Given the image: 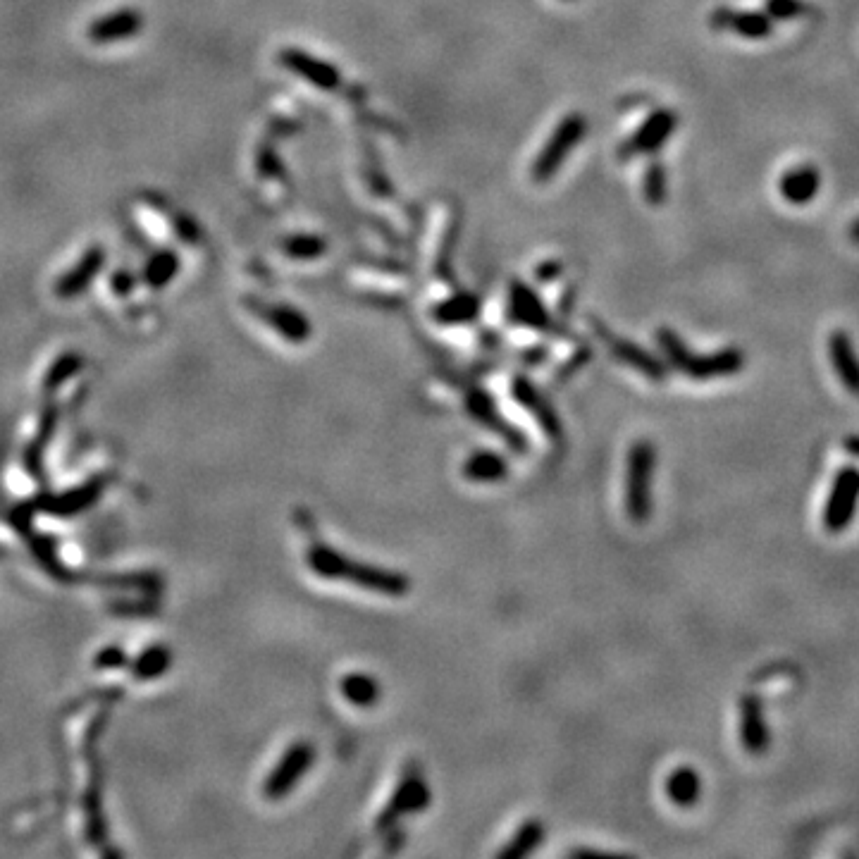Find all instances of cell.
<instances>
[{
	"label": "cell",
	"instance_id": "6da1fadb",
	"mask_svg": "<svg viewBox=\"0 0 859 859\" xmlns=\"http://www.w3.org/2000/svg\"><path fill=\"white\" fill-rule=\"evenodd\" d=\"M306 564L318 578L363 587V590H370L382 597H406L411 590V578L406 573L366 564V561H356L339 552V549L330 547L327 542L315 540V537L306 549Z\"/></svg>",
	"mask_w": 859,
	"mask_h": 859
},
{
	"label": "cell",
	"instance_id": "7a4b0ae2",
	"mask_svg": "<svg viewBox=\"0 0 859 859\" xmlns=\"http://www.w3.org/2000/svg\"><path fill=\"white\" fill-rule=\"evenodd\" d=\"M657 344L669 368L697 382L731 378V375H738L745 368V354L738 346H726V349L714 351V354H695L671 327H661L657 332Z\"/></svg>",
	"mask_w": 859,
	"mask_h": 859
},
{
	"label": "cell",
	"instance_id": "3957f363",
	"mask_svg": "<svg viewBox=\"0 0 859 859\" xmlns=\"http://www.w3.org/2000/svg\"><path fill=\"white\" fill-rule=\"evenodd\" d=\"M654 473H657V447L650 440H638L628 449L623 506L630 523L642 525L654 514Z\"/></svg>",
	"mask_w": 859,
	"mask_h": 859
},
{
	"label": "cell",
	"instance_id": "277c9868",
	"mask_svg": "<svg viewBox=\"0 0 859 859\" xmlns=\"http://www.w3.org/2000/svg\"><path fill=\"white\" fill-rule=\"evenodd\" d=\"M432 802V790L428 786V778H425L420 764L409 762L404 766V774H401L397 788L389 795L387 805L382 812L375 817V831L387 833L392 831L399 821L413 814H423Z\"/></svg>",
	"mask_w": 859,
	"mask_h": 859
},
{
	"label": "cell",
	"instance_id": "5b68a950",
	"mask_svg": "<svg viewBox=\"0 0 859 859\" xmlns=\"http://www.w3.org/2000/svg\"><path fill=\"white\" fill-rule=\"evenodd\" d=\"M315 764V745L311 740H296L284 750V755L277 759L275 769L265 776L263 781V797L270 802L282 800V797L292 795L294 788L304 778Z\"/></svg>",
	"mask_w": 859,
	"mask_h": 859
},
{
	"label": "cell",
	"instance_id": "8992f818",
	"mask_svg": "<svg viewBox=\"0 0 859 859\" xmlns=\"http://www.w3.org/2000/svg\"><path fill=\"white\" fill-rule=\"evenodd\" d=\"M585 132H587V122L583 115L580 113L566 115L564 120L559 122V127L552 132V137L547 139V144L542 146L540 156H537V160L533 163L535 182H549V179L559 172L561 165L566 163L568 153L583 141Z\"/></svg>",
	"mask_w": 859,
	"mask_h": 859
},
{
	"label": "cell",
	"instance_id": "52a82bcc",
	"mask_svg": "<svg viewBox=\"0 0 859 859\" xmlns=\"http://www.w3.org/2000/svg\"><path fill=\"white\" fill-rule=\"evenodd\" d=\"M859 504V468L845 466L833 478L824 506V528L828 533H843L855 521Z\"/></svg>",
	"mask_w": 859,
	"mask_h": 859
},
{
	"label": "cell",
	"instance_id": "ba28073f",
	"mask_svg": "<svg viewBox=\"0 0 859 859\" xmlns=\"http://www.w3.org/2000/svg\"><path fill=\"white\" fill-rule=\"evenodd\" d=\"M105 485H108V480H105L103 475H98V478L86 480L84 485L72 487V490H65L60 494H41L32 504V509L55 518L79 516L84 514V511H89L94 504H98Z\"/></svg>",
	"mask_w": 859,
	"mask_h": 859
},
{
	"label": "cell",
	"instance_id": "9c48e42d",
	"mask_svg": "<svg viewBox=\"0 0 859 859\" xmlns=\"http://www.w3.org/2000/svg\"><path fill=\"white\" fill-rule=\"evenodd\" d=\"M595 332L604 342V346L611 351V356H614L619 363H623V366L633 368L635 373L645 375V378H650L654 382H664L669 378V370H671L669 363L661 361V358L654 356L652 351L642 349L640 344L628 342V339L623 337H616L614 332H609L607 327L599 323H595Z\"/></svg>",
	"mask_w": 859,
	"mask_h": 859
},
{
	"label": "cell",
	"instance_id": "30bf717a",
	"mask_svg": "<svg viewBox=\"0 0 859 859\" xmlns=\"http://www.w3.org/2000/svg\"><path fill=\"white\" fill-rule=\"evenodd\" d=\"M246 304H249V308L258 320H263L270 330L277 332L282 339H287V342L304 344L311 339L313 335L311 320H308L301 311H296L294 306L268 304V301H261V299H246Z\"/></svg>",
	"mask_w": 859,
	"mask_h": 859
},
{
	"label": "cell",
	"instance_id": "8fae6325",
	"mask_svg": "<svg viewBox=\"0 0 859 859\" xmlns=\"http://www.w3.org/2000/svg\"><path fill=\"white\" fill-rule=\"evenodd\" d=\"M511 397L518 401L521 409H525L535 418V423L540 425V430L549 437V442H564V423H561L559 413H556L552 401H549L533 382L523 378V375H518V378L511 380Z\"/></svg>",
	"mask_w": 859,
	"mask_h": 859
},
{
	"label": "cell",
	"instance_id": "7c38bea8",
	"mask_svg": "<svg viewBox=\"0 0 859 859\" xmlns=\"http://www.w3.org/2000/svg\"><path fill=\"white\" fill-rule=\"evenodd\" d=\"M466 409H468V413H471V418L475 420V423H480L482 428L497 432V435L502 437L509 449H514V451L528 449V440H525L523 430H518L516 425H511L509 420H506L502 413H499L497 404H494V399L482 387H473L471 392L466 394Z\"/></svg>",
	"mask_w": 859,
	"mask_h": 859
},
{
	"label": "cell",
	"instance_id": "4fadbf2b",
	"mask_svg": "<svg viewBox=\"0 0 859 859\" xmlns=\"http://www.w3.org/2000/svg\"><path fill=\"white\" fill-rule=\"evenodd\" d=\"M738 735L747 755L762 757L771 747V731L764 716V704L757 695H743L738 702Z\"/></svg>",
	"mask_w": 859,
	"mask_h": 859
},
{
	"label": "cell",
	"instance_id": "5bb4252c",
	"mask_svg": "<svg viewBox=\"0 0 859 859\" xmlns=\"http://www.w3.org/2000/svg\"><path fill=\"white\" fill-rule=\"evenodd\" d=\"M676 127V110H654V113L642 122L638 132L633 134V139H628V144L621 148V153L623 156H645V153L659 151V148L671 139V134L676 132Z\"/></svg>",
	"mask_w": 859,
	"mask_h": 859
},
{
	"label": "cell",
	"instance_id": "9a60e30c",
	"mask_svg": "<svg viewBox=\"0 0 859 859\" xmlns=\"http://www.w3.org/2000/svg\"><path fill=\"white\" fill-rule=\"evenodd\" d=\"M141 29H144V15H141L139 10L132 8H122L115 12H108V15L98 17L89 24V29H86V36H89L91 43H98V46H108V43H120L132 39V36L141 34Z\"/></svg>",
	"mask_w": 859,
	"mask_h": 859
},
{
	"label": "cell",
	"instance_id": "2e32d148",
	"mask_svg": "<svg viewBox=\"0 0 859 859\" xmlns=\"http://www.w3.org/2000/svg\"><path fill=\"white\" fill-rule=\"evenodd\" d=\"M280 65L294 72L299 79H304V82L313 84L315 89L332 91L339 86V70L335 65L318 60L315 55L299 51V48H284V51H280Z\"/></svg>",
	"mask_w": 859,
	"mask_h": 859
},
{
	"label": "cell",
	"instance_id": "e0dca14e",
	"mask_svg": "<svg viewBox=\"0 0 859 859\" xmlns=\"http://www.w3.org/2000/svg\"><path fill=\"white\" fill-rule=\"evenodd\" d=\"M509 318L514 320L516 325L530 327V330L554 332L552 315L547 313V308L540 301V296H537L530 287H525L523 282L511 284Z\"/></svg>",
	"mask_w": 859,
	"mask_h": 859
},
{
	"label": "cell",
	"instance_id": "ac0fdd59",
	"mask_svg": "<svg viewBox=\"0 0 859 859\" xmlns=\"http://www.w3.org/2000/svg\"><path fill=\"white\" fill-rule=\"evenodd\" d=\"M103 265L105 251L98 244L89 246V251L72 265V270H67V273L55 282V296H60V299H74V296L84 294L86 289H89V284L94 282L98 273L103 270Z\"/></svg>",
	"mask_w": 859,
	"mask_h": 859
},
{
	"label": "cell",
	"instance_id": "d6986e66",
	"mask_svg": "<svg viewBox=\"0 0 859 859\" xmlns=\"http://www.w3.org/2000/svg\"><path fill=\"white\" fill-rule=\"evenodd\" d=\"M712 27L728 29L745 39H766L774 32V20L764 12H743V10H728L721 8L712 15Z\"/></svg>",
	"mask_w": 859,
	"mask_h": 859
},
{
	"label": "cell",
	"instance_id": "ffe728a7",
	"mask_svg": "<svg viewBox=\"0 0 859 859\" xmlns=\"http://www.w3.org/2000/svg\"><path fill=\"white\" fill-rule=\"evenodd\" d=\"M828 356L833 370L850 394L859 397V356L852 346V339L843 330H836L828 339Z\"/></svg>",
	"mask_w": 859,
	"mask_h": 859
},
{
	"label": "cell",
	"instance_id": "44dd1931",
	"mask_svg": "<svg viewBox=\"0 0 859 859\" xmlns=\"http://www.w3.org/2000/svg\"><path fill=\"white\" fill-rule=\"evenodd\" d=\"M461 473L468 482L497 485V482L506 480V475H509V461H506L499 451L478 449L473 451V454H468V459L463 461Z\"/></svg>",
	"mask_w": 859,
	"mask_h": 859
},
{
	"label": "cell",
	"instance_id": "7402d4cb",
	"mask_svg": "<svg viewBox=\"0 0 859 859\" xmlns=\"http://www.w3.org/2000/svg\"><path fill=\"white\" fill-rule=\"evenodd\" d=\"M821 187V175L814 165H800V168L788 170L778 182V191L788 203L793 206H805L814 201Z\"/></svg>",
	"mask_w": 859,
	"mask_h": 859
},
{
	"label": "cell",
	"instance_id": "603a6c76",
	"mask_svg": "<svg viewBox=\"0 0 859 859\" xmlns=\"http://www.w3.org/2000/svg\"><path fill=\"white\" fill-rule=\"evenodd\" d=\"M55 425H58V409L51 404L46 406L39 420V432H36L32 444L24 451V468L34 480H43V456H46L48 444L53 440Z\"/></svg>",
	"mask_w": 859,
	"mask_h": 859
},
{
	"label": "cell",
	"instance_id": "cb8c5ba5",
	"mask_svg": "<svg viewBox=\"0 0 859 859\" xmlns=\"http://www.w3.org/2000/svg\"><path fill=\"white\" fill-rule=\"evenodd\" d=\"M666 795L676 807L692 809L702 797V778L692 766H678L666 778Z\"/></svg>",
	"mask_w": 859,
	"mask_h": 859
},
{
	"label": "cell",
	"instance_id": "d4e9b609",
	"mask_svg": "<svg viewBox=\"0 0 859 859\" xmlns=\"http://www.w3.org/2000/svg\"><path fill=\"white\" fill-rule=\"evenodd\" d=\"M545 836H547L545 824H542L540 819H528L514 833V838H511L509 843H506L504 848L497 852V857L499 859H523V857L533 855L535 850L542 848V843H545Z\"/></svg>",
	"mask_w": 859,
	"mask_h": 859
},
{
	"label": "cell",
	"instance_id": "484cf974",
	"mask_svg": "<svg viewBox=\"0 0 859 859\" xmlns=\"http://www.w3.org/2000/svg\"><path fill=\"white\" fill-rule=\"evenodd\" d=\"M175 654L168 645H148L144 652H139V657L132 661V676L137 681H156V678L165 676L170 671Z\"/></svg>",
	"mask_w": 859,
	"mask_h": 859
},
{
	"label": "cell",
	"instance_id": "4316f807",
	"mask_svg": "<svg viewBox=\"0 0 859 859\" xmlns=\"http://www.w3.org/2000/svg\"><path fill=\"white\" fill-rule=\"evenodd\" d=\"M339 690H342L346 702L361 709L373 707L380 700V683L370 673H346L339 681Z\"/></svg>",
	"mask_w": 859,
	"mask_h": 859
},
{
	"label": "cell",
	"instance_id": "83f0119b",
	"mask_svg": "<svg viewBox=\"0 0 859 859\" xmlns=\"http://www.w3.org/2000/svg\"><path fill=\"white\" fill-rule=\"evenodd\" d=\"M480 313V304L473 294H456L435 308V320L442 325L473 323Z\"/></svg>",
	"mask_w": 859,
	"mask_h": 859
},
{
	"label": "cell",
	"instance_id": "f1b7e54d",
	"mask_svg": "<svg viewBox=\"0 0 859 859\" xmlns=\"http://www.w3.org/2000/svg\"><path fill=\"white\" fill-rule=\"evenodd\" d=\"M84 368V358L82 354H74V351H67V354L58 356L51 363V368H48L46 378H43V392L51 397V394L58 392L60 387L65 385L67 380L74 378L77 373H82Z\"/></svg>",
	"mask_w": 859,
	"mask_h": 859
},
{
	"label": "cell",
	"instance_id": "f546056e",
	"mask_svg": "<svg viewBox=\"0 0 859 859\" xmlns=\"http://www.w3.org/2000/svg\"><path fill=\"white\" fill-rule=\"evenodd\" d=\"M179 273V258L172 251H158L148 258L144 268V280L151 289H163Z\"/></svg>",
	"mask_w": 859,
	"mask_h": 859
},
{
	"label": "cell",
	"instance_id": "4dcf8cb0",
	"mask_svg": "<svg viewBox=\"0 0 859 859\" xmlns=\"http://www.w3.org/2000/svg\"><path fill=\"white\" fill-rule=\"evenodd\" d=\"M29 545H32V552L36 556V561H39V564L46 568L48 576L63 580V583H70V580H74L72 573L67 571L63 564H60L58 554H55V545L51 540H48V537L29 535Z\"/></svg>",
	"mask_w": 859,
	"mask_h": 859
},
{
	"label": "cell",
	"instance_id": "1f68e13d",
	"mask_svg": "<svg viewBox=\"0 0 859 859\" xmlns=\"http://www.w3.org/2000/svg\"><path fill=\"white\" fill-rule=\"evenodd\" d=\"M666 189H669V177L661 163H650V168L645 172V182H642V191H645V199L652 206H661L666 201Z\"/></svg>",
	"mask_w": 859,
	"mask_h": 859
},
{
	"label": "cell",
	"instance_id": "d6a6232c",
	"mask_svg": "<svg viewBox=\"0 0 859 859\" xmlns=\"http://www.w3.org/2000/svg\"><path fill=\"white\" fill-rule=\"evenodd\" d=\"M325 251V241L315 234H296V237L284 241V253L292 258H318Z\"/></svg>",
	"mask_w": 859,
	"mask_h": 859
},
{
	"label": "cell",
	"instance_id": "836d02e7",
	"mask_svg": "<svg viewBox=\"0 0 859 859\" xmlns=\"http://www.w3.org/2000/svg\"><path fill=\"white\" fill-rule=\"evenodd\" d=\"M809 12V5L805 0H766V15L771 20L778 22H790L795 17H802Z\"/></svg>",
	"mask_w": 859,
	"mask_h": 859
},
{
	"label": "cell",
	"instance_id": "e575fe53",
	"mask_svg": "<svg viewBox=\"0 0 859 859\" xmlns=\"http://www.w3.org/2000/svg\"><path fill=\"white\" fill-rule=\"evenodd\" d=\"M127 664V654L120 645H105L101 652L94 657V666L98 671H115Z\"/></svg>",
	"mask_w": 859,
	"mask_h": 859
},
{
	"label": "cell",
	"instance_id": "d590c367",
	"mask_svg": "<svg viewBox=\"0 0 859 859\" xmlns=\"http://www.w3.org/2000/svg\"><path fill=\"white\" fill-rule=\"evenodd\" d=\"M258 170H261L263 177L280 175V163H277V156H275L273 148H263L261 156H258Z\"/></svg>",
	"mask_w": 859,
	"mask_h": 859
},
{
	"label": "cell",
	"instance_id": "8d00e7d4",
	"mask_svg": "<svg viewBox=\"0 0 859 859\" xmlns=\"http://www.w3.org/2000/svg\"><path fill=\"white\" fill-rule=\"evenodd\" d=\"M110 284H113V292L115 294L125 296V294H129L134 289V277L129 275V273H125V270H122V273H115L113 275V280H110Z\"/></svg>",
	"mask_w": 859,
	"mask_h": 859
},
{
	"label": "cell",
	"instance_id": "74e56055",
	"mask_svg": "<svg viewBox=\"0 0 859 859\" xmlns=\"http://www.w3.org/2000/svg\"><path fill=\"white\" fill-rule=\"evenodd\" d=\"M850 237H852V241H855V244H859V220H855V222H852V230H850Z\"/></svg>",
	"mask_w": 859,
	"mask_h": 859
}]
</instances>
